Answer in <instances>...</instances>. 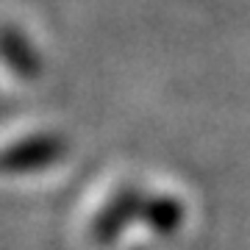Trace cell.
<instances>
[{"label":"cell","mask_w":250,"mask_h":250,"mask_svg":"<svg viewBox=\"0 0 250 250\" xmlns=\"http://www.w3.org/2000/svg\"><path fill=\"white\" fill-rule=\"evenodd\" d=\"M67 156V139L53 131L31 134L0 150V175H34L56 167Z\"/></svg>","instance_id":"cell-1"},{"label":"cell","mask_w":250,"mask_h":250,"mask_svg":"<svg viewBox=\"0 0 250 250\" xmlns=\"http://www.w3.org/2000/svg\"><path fill=\"white\" fill-rule=\"evenodd\" d=\"M153 233L159 236H172L178 233V228L184 225L187 220V206L178 195H150L145 200V208H142V217H139Z\"/></svg>","instance_id":"cell-4"},{"label":"cell","mask_w":250,"mask_h":250,"mask_svg":"<svg viewBox=\"0 0 250 250\" xmlns=\"http://www.w3.org/2000/svg\"><path fill=\"white\" fill-rule=\"evenodd\" d=\"M0 62L20 81H36L42 75V56L36 53L31 39L14 25L0 28Z\"/></svg>","instance_id":"cell-3"},{"label":"cell","mask_w":250,"mask_h":250,"mask_svg":"<svg viewBox=\"0 0 250 250\" xmlns=\"http://www.w3.org/2000/svg\"><path fill=\"white\" fill-rule=\"evenodd\" d=\"M145 200H147V195L139 187H131V184L120 187L106 200V206L95 214V220H92V242L100 245V248L114 245L120 239V233L134 223V220L142 217Z\"/></svg>","instance_id":"cell-2"}]
</instances>
